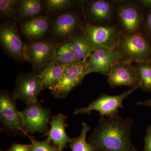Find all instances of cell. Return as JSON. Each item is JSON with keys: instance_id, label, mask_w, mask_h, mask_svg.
<instances>
[{"instance_id": "obj_3", "label": "cell", "mask_w": 151, "mask_h": 151, "mask_svg": "<svg viewBox=\"0 0 151 151\" xmlns=\"http://www.w3.org/2000/svg\"><path fill=\"white\" fill-rule=\"evenodd\" d=\"M91 73L87 60H77L67 65L62 77L50 90L57 99H63L81 84L84 77Z\"/></svg>"}, {"instance_id": "obj_23", "label": "cell", "mask_w": 151, "mask_h": 151, "mask_svg": "<svg viewBox=\"0 0 151 151\" xmlns=\"http://www.w3.org/2000/svg\"><path fill=\"white\" fill-rule=\"evenodd\" d=\"M19 11L24 17H35L42 10L41 1L39 0H22L19 2Z\"/></svg>"}, {"instance_id": "obj_34", "label": "cell", "mask_w": 151, "mask_h": 151, "mask_svg": "<svg viewBox=\"0 0 151 151\" xmlns=\"http://www.w3.org/2000/svg\"><path fill=\"white\" fill-rule=\"evenodd\" d=\"M95 151H100L96 150H95Z\"/></svg>"}, {"instance_id": "obj_21", "label": "cell", "mask_w": 151, "mask_h": 151, "mask_svg": "<svg viewBox=\"0 0 151 151\" xmlns=\"http://www.w3.org/2000/svg\"><path fill=\"white\" fill-rule=\"evenodd\" d=\"M91 127L86 123L83 122L80 135L77 137L70 138L69 145L71 151H95V150L86 140L88 132Z\"/></svg>"}, {"instance_id": "obj_4", "label": "cell", "mask_w": 151, "mask_h": 151, "mask_svg": "<svg viewBox=\"0 0 151 151\" xmlns=\"http://www.w3.org/2000/svg\"><path fill=\"white\" fill-rule=\"evenodd\" d=\"M0 120L5 130L27 136L22 112L17 110L16 100L7 91L0 93Z\"/></svg>"}, {"instance_id": "obj_28", "label": "cell", "mask_w": 151, "mask_h": 151, "mask_svg": "<svg viewBox=\"0 0 151 151\" xmlns=\"http://www.w3.org/2000/svg\"><path fill=\"white\" fill-rule=\"evenodd\" d=\"M30 146V144L22 145V144L15 143L12 145L9 150V151H29Z\"/></svg>"}, {"instance_id": "obj_1", "label": "cell", "mask_w": 151, "mask_h": 151, "mask_svg": "<svg viewBox=\"0 0 151 151\" xmlns=\"http://www.w3.org/2000/svg\"><path fill=\"white\" fill-rule=\"evenodd\" d=\"M133 119L117 115L100 118L87 141L100 151H134L130 138Z\"/></svg>"}, {"instance_id": "obj_20", "label": "cell", "mask_w": 151, "mask_h": 151, "mask_svg": "<svg viewBox=\"0 0 151 151\" xmlns=\"http://www.w3.org/2000/svg\"><path fill=\"white\" fill-rule=\"evenodd\" d=\"M71 42L76 59L86 60L92 50V47L84 34L74 35Z\"/></svg>"}, {"instance_id": "obj_32", "label": "cell", "mask_w": 151, "mask_h": 151, "mask_svg": "<svg viewBox=\"0 0 151 151\" xmlns=\"http://www.w3.org/2000/svg\"><path fill=\"white\" fill-rule=\"evenodd\" d=\"M134 151H138L137 150V149H135L134 150Z\"/></svg>"}, {"instance_id": "obj_22", "label": "cell", "mask_w": 151, "mask_h": 151, "mask_svg": "<svg viewBox=\"0 0 151 151\" xmlns=\"http://www.w3.org/2000/svg\"><path fill=\"white\" fill-rule=\"evenodd\" d=\"M77 60L71 41H67L58 47L55 56L52 60L62 65H68Z\"/></svg>"}, {"instance_id": "obj_31", "label": "cell", "mask_w": 151, "mask_h": 151, "mask_svg": "<svg viewBox=\"0 0 151 151\" xmlns=\"http://www.w3.org/2000/svg\"><path fill=\"white\" fill-rule=\"evenodd\" d=\"M137 104L138 105H143L151 108V98L143 102H138Z\"/></svg>"}, {"instance_id": "obj_16", "label": "cell", "mask_w": 151, "mask_h": 151, "mask_svg": "<svg viewBox=\"0 0 151 151\" xmlns=\"http://www.w3.org/2000/svg\"><path fill=\"white\" fill-rule=\"evenodd\" d=\"M49 25V19L47 17H35L23 23L22 30L25 36L28 39L36 40L46 34Z\"/></svg>"}, {"instance_id": "obj_8", "label": "cell", "mask_w": 151, "mask_h": 151, "mask_svg": "<svg viewBox=\"0 0 151 151\" xmlns=\"http://www.w3.org/2000/svg\"><path fill=\"white\" fill-rule=\"evenodd\" d=\"M24 120L25 131L27 134L48 132V124L51 118L48 108L42 106L39 102L27 105L22 111Z\"/></svg>"}, {"instance_id": "obj_17", "label": "cell", "mask_w": 151, "mask_h": 151, "mask_svg": "<svg viewBox=\"0 0 151 151\" xmlns=\"http://www.w3.org/2000/svg\"><path fill=\"white\" fill-rule=\"evenodd\" d=\"M113 5L110 1L104 0L92 1L88 6L89 18L97 24L110 21L113 14Z\"/></svg>"}, {"instance_id": "obj_15", "label": "cell", "mask_w": 151, "mask_h": 151, "mask_svg": "<svg viewBox=\"0 0 151 151\" xmlns=\"http://www.w3.org/2000/svg\"><path fill=\"white\" fill-rule=\"evenodd\" d=\"M78 23V16L75 13L66 12L57 17L53 23L52 33L57 37H67L73 33Z\"/></svg>"}, {"instance_id": "obj_9", "label": "cell", "mask_w": 151, "mask_h": 151, "mask_svg": "<svg viewBox=\"0 0 151 151\" xmlns=\"http://www.w3.org/2000/svg\"><path fill=\"white\" fill-rule=\"evenodd\" d=\"M84 34L92 48L104 47L116 49L122 35L113 26L97 25L88 23Z\"/></svg>"}, {"instance_id": "obj_27", "label": "cell", "mask_w": 151, "mask_h": 151, "mask_svg": "<svg viewBox=\"0 0 151 151\" xmlns=\"http://www.w3.org/2000/svg\"><path fill=\"white\" fill-rule=\"evenodd\" d=\"M143 151H151V125L148 126L146 130Z\"/></svg>"}, {"instance_id": "obj_14", "label": "cell", "mask_w": 151, "mask_h": 151, "mask_svg": "<svg viewBox=\"0 0 151 151\" xmlns=\"http://www.w3.org/2000/svg\"><path fill=\"white\" fill-rule=\"evenodd\" d=\"M67 116L61 113L52 116L50 121V129L46 134L49 139L59 150L62 151L67 147L70 139L66 132Z\"/></svg>"}, {"instance_id": "obj_18", "label": "cell", "mask_w": 151, "mask_h": 151, "mask_svg": "<svg viewBox=\"0 0 151 151\" xmlns=\"http://www.w3.org/2000/svg\"><path fill=\"white\" fill-rule=\"evenodd\" d=\"M67 65L52 60L38 74L45 89H50L59 81Z\"/></svg>"}, {"instance_id": "obj_12", "label": "cell", "mask_w": 151, "mask_h": 151, "mask_svg": "<svg viewBox=\"0 0 151 151\" xmlns=\"http://www.w3.org/2000/svg\"><path fill=\"white\" fill-rule=\"evenodd\" d=\"M0 41L6 51L18 61L25 60L24 56V44L15 25L4 23L0 27Z\"/></svg>"}, {"instance_id": "obj_6", "label": "cell", "mask_w": 151, "mask_h": 151, "mask_svg": "<svg viewBox=\"0 0 151 151\" xmlns=\"http://www.w3.org/2000/svg\"><path fill=\"white\" fill-rule=\"evenodd\" d=\"M58 46L49 40H37L25 44V60L36 70L41 71L54 59Z\"/></svg>"}, {"instance_id": "obj_33", "label": "cell", "mask_w": 151, "mask_h": 151, "mask_svg": "<svg viewBox=\"0 0 151 151\" xmlns=\"http://www.w3.org/2000/svg\"><path fill=\"white\" fill-rule=\"evenodd\" d=\"M9 151V150H6V151Z\"/></svg>"}, {"instance_id": "obj_11", "label": "cell", "mask_w": 151, "mask_h": 151, "mask_svg": "<svg viewBox=\"0 0 151 151\" xmlns=\"http://www.w3.org/2000/svg\"><path fill=\"white\" fill-rule=\"evenodd\" d=\"M88 60L91 66V73H98L107 75L114 64L122 59L116 50L96 47L92 48Z\"/></svg>"}, {"instance_id": "obj_24", "label": "cell", "mask_w": 151, "mask_h": 151, "mask_svg": "<svg viewBox=\"0 0 151 151\" xmlns=\"http://www.w3.org/2000/svg\"><path fill=\"white\" fill-rule=\"evenodd\" d=\"M31 141L29 151H59L57 147L47 138L44 141H38L27 134Z\"/></svg>"}, {"instance_id": "obj_2", "label": "cell", "mask_w": 151, "mask_h": 151, "mask_svg": "<svg viewBox=\"0 0 151 151\" xmlns=\"http://www.w3.org/2000/svg\"><path fill=\"white\" fill-rule=\"evenodd\" d=\"M115 50L121 55L122 59L132 63L151 60V44L147 37L140 31L121 35Z\"/></svg>"}, {"instance_id": "obj_7", "label": "cell", "mask_w": 151, "mask_h": 151, "mask_svg": "<svg viewBox=\"0 0 151 151\" xmlns=\"http://www.w3.org/2000/svg\"><path fill=\"white\" fill-rule=\"evenodd\" d=\"M45 89L39 74L33 72L22 73L17 77L13 97L27 105L38 102V97Z\"/></svg>"}, {"instance_id": "obj_5", "label": "cell", "mask_w": 151, "mask_h": 151, "mask_svg": "<svg viewBox=\"0 0 151 151\" xmlns=\"http://www.w3.org/2000/svg\"><path fill=\"white\" fill-rule=\"evenodd\" d=\"M138 88H132L119 95L102 94L86 107L75 109L74 114H90L93 111L98 112L101 118L118 115L119 108H123V102L127 97Z\"/></svg>"}, {"instance_id": "obj_25", "label": "cell", "mask_w": 151, "mask_h": 151, "mask_svg": "<svg viewBox=\"0 0 151 151\" xmlns=\"http://www.w3.org/2000/svg\"><path fill=\"white\" fill-rule=\"evenodd\" d=\"M74 1L71 0H47L45 1L47 10L50 12L63 10L72 6Z\"/></svg>"}, {"instance_id": "obj_26", "label": "cell", "mask_w": 151, "mask_h": 151, "mask_svg": "<svg viewBox=\"0 0 151 151\" xmlns=\"http://www.w3.org/2000/svg\"><path fill=\"white\" fill-rule=\"evenodd\" d=\"M17 1L15 0H1L0 14L3 17L11 18L15 13Z\"/></svg>"}, {"instance_id": "obj_10", "label": "cell", "mask_w": 151, "mask_h": 151, "mask_svg": "<svg viewBox=\"0 0 151 151\" xmlns=\"http://www.w3.org/2000/svg\"><path fill=\"white\" fill-rule=\"evenodd\" d=\"M107 81L112 87L128 86L139 87L134 66L129 60L122 59L111 67L107 74Z\"/></svg>"}, {"instance_id": "obj_19", "label": "cell", "mask_w": 151, "mask_h": 151, "mask_svg": "<svg viewBox=\"0 0 151 151\" xmlns=\"http://www.w3.org/2000/svg\"><path fill=\"white\" fill-rule=\"evenodd\" d=\"M135 72L143 91L151 92V60L137 63Z\"/></svg>"}, {"instance_id": "obj_30", "label": "cell", "mask_w": 151, "mask_h": 151, "mask_svg": "<svg viewBox=\"0 0 151 151\" xmlns=\"http://www.w3.org/2000/svg\"><path fill=\"white\" fill-rule=\"evenodd\" d=\"M139 2L145 7L151 8V0H141Z\"/></svg>"}, {"instance_id": "obj_29", "label": "cell", "mask_w": 151, "mask_h": 151, "mask_svg": "<svg viewBox=\"0 0 151 151\" xmlns=\"http://www.w3.org/2000/svg\"><path fill=\"white\" fill-rule=\"evenodd\" d=\"M145 28L148 35L151 38V10L146 18Z\"/></svg>"}, {"instance_id": "obj_13", "label": "cell", "mask_w": 151, "mask_h": 151, "mask_svg": "<svg viewBox=\"0 0 151 151\" xmlns=\"http://www.w3.org/2000/svg\"><path fill=\"white\" fill-rule=\"evenodd\" d=\"M118 16L125 34H132L139 32L143 23V17L138 6L133 3L119 6Z\"/></svg>"}]
</instances>
